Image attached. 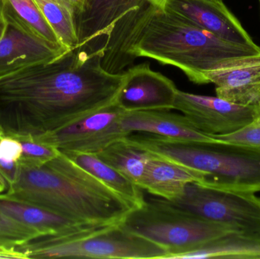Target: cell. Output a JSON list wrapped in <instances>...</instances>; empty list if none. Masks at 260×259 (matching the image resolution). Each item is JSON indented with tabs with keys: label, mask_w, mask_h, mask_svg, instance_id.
Instances as JSON below:
<instances>
[{
	"label": "cell",
	"mask_w": 260,
	"mask_h": 259,
	"mask_svg": "<svg viewBox=\"0 0 260 259\" xmlns=\"http://www.w3.org/2000/svg\"><path fill=\"white\" fill-rule=\"evenodd\" d=\"M103 57L102 50L76 48L0 78L4 136L38 138L115 103L126 72L106 71Z\"/></svg>",
	"instance_id": "cell-1"
},
{
	"label": "cell",
	"mask_w": 260,
	"mask_h": 259,
	"mask_svg": "<svg viewBox=\"0 0 260 259\" xmlns=\"http://www.w3.org/2000/svg\"><path fill=\"white\" fill-rule=\"evenodd\" d=\"M5 194L83 225H119L133 209L61 152L44 165L18 163L15 180Z\"/></svg>",
	"instance_id": "cell-2"
},
{
	"label": "cell",
	"mask_w": 260,
	"mask_h": 259,
	"mask_svg": "<svg viewBox=\"0 0 260 259\" xmlns=\"http://www.w3.org/2000/svg\"><path fill=\"white\" fill-rule=\"evenodd\" d=\"M139 57L177 67L190 82L206 85L208 71L260 60V47L229 42L161 9L150 18L130 49V63Z\"/></svg>",
	"instance_id": "cell-3"
},
{
	"label": "cell",
	"mask_w": 260,
	"mask_h": 259,
	"mask_svg": "<svg viewBox=\"0 0 260 259\" xmlns=\"http://www.w3.org/2000/svg\"><path fill=\"white\" fill-rule=\"evenodd\" d=\"M132 145L205 173L203 186L260 193V149L218 139L200 142L133 132Z\"/></svg>",
	"instance_id": "cell-4"
},
{
	"label": "cell",
	"mask_w": 260,
	"mask_h": 259,
	"mask_svg": "<svg viewBox=\"0 0 260 259\" xmlns=\"http://www.w3.org/2000/svg\"><path fill=\"white\" fill-rule=\"evenodd\" d=\"M165 1L84 0L76 11L77 48L103 50V68L122 72L132 65L129 52L141 30Z\"/></svg>",
	"instance_id": "cell-5"
},
{
	"label": "cell",
	"mask_w": 260,
	"mask_h": 259,
	"mask_svg": "<svg viewBox=\"0 0 260 259\" xmlns=\"http://www.w3.org/2000/svg\"><path fill=\"white\" fill-rule=\"evenodd\" d=\"M120 226L163 248L168 252L165 259H176L237 231L201 218L160 198L145 200L142 206L132 209Z\"/></svg>",
	"instance_id": "cell-6"
},
{
	"label": "cell",
	"mask_w": 260,
	"mask_h": 259,
	"mask_svg": "<svg viewBox=\"0 0 260 259\" xmlns=\"http://www.w3.org/2000/svg\"><path fill=\"white\" fill-rule=\"evenodd\" d=\"M17 250L25 258L165 259L168 255L163 248L120 224L83 235L40 237Z\"/></svg>",
	"instance_id": "cell-7"
},
{
	"label": "cell",
	"mask_w": 260,
	"mask_h": 259,
	"mask_svg": "<svg viewBox=\"0 0 260 259\" xmlns=\"http://www.w3.org/2000/svg\"><path fill=\"white\" fill-rule=\"evenodd\" d=\"M171 202L205 220L260 237V198L256 193L189 183L181 197Z\"/></svg>",
	"instance_id": "cell-8"
},
{
	"label": "cell",
	"mask_w": 260,
	"mask_h": 259,
	"mask_svg": "<svg viewBox=\"0 0 260 259\" xmlns=\"http://www.w3.org/2000/svg\"><path fill=\"white\" fill-rule=\"evenodd\" d=\"M126 113L116 101L66 127L33 139L53 146L59 152L98 154L129 135L122 125Z\"/></svg>",
	"instance_id": "cell-9"
},
{
	"label": "cell",
	"mask_w": 260,
	"mask_h": 259,
	"mask_svg": "<svg viewBox=\"0 0 260 259\" xmlns=\"http://www.w3.org/2000/svg\"><path fill=\"white\" fill-rule=\"evenodd\" d=\"M257 106H241L218 97L178 89L174 109L180 111L199 130L210 136L234 133L253 123Z\"/></svg>",
	"instance_id": "cell-10"
},
{
	"label": "cell",
	"mask_w": 260,
	"mask_h": 259,
	"mask_svg": "<svg viewBox=\"0 0 260 259\" xmlns=\"http://www.w3.org/2000/svg\"><path fill=\"white\" fill-rule=\"evenodd\" d=\"M70 51L35 34L5 6V25L0 35V78L52 62Z\"/></svg>",
	"instance_id": "cell-11"
},
{
	"label": "cell",
	"mask_w": 260,
	"mask_h": 259,
	"mask_svg": "<svg viewBox=\"0 0 260 259\" xmlns=\"http://www.w3.org/2000/svg\"><path fill=\"white\" fill-rule=\"evenodd\" d=\"M126 79L117 103L126 112L172 110L178 88L174 82L148 62L128 68Z\"/></svg>",
	"instance_id": "cell-12"
},
{
	"label": "cell",
	"mask_w": 260,
	"mask_h": 259,
	"mask_svg": "<svg viewBox=\"0 0 260 259\" xmlns=\"http://www.w3.org/2000/svg\"><path fill=\"white\" fill-rule=\"evenodd\" d=\"M164 9L229 42L250 47L258 46L224 2L166 0Z\"/></svg>",
	"instance_id": "cell-13"
},
{
	"label": "cell",
	"mask_w": 260,
	"mask_h": 259,
	"mask_svg": "<svg viewBox=\"0 0 260 259\" xmlns=\"http://www.w3.org/2000/svg\"><path fill=\"white\" fill-rule=\"evenodd\" d=\"M0 211L21 223L37 228L47 236L82 235L112 226L78 223L42 207L15 199L5 193L0 194Z\"/></svg>",
	"instance_id": "cell-14"
},
{
	"label": "cell",
	"mask_w": 260,
	"mask_h": 259,
	"mask_svg": "<svg viewBox=\"0 0 260 259\" xmlns=\"http://www.w3.org/2000/svg\"><path fill=\"white\" fill-rule=\"evenodd\" d=\"M204 182L203 172L149 152L140 188L172 202L181 197L188 184Z\"/></svg>",
	"instance_id": "cell-15"
},
{
	"label": "cell",
	"mask_w": 260,
	"mask_h": 259,
	"mask_svg": "<svg viewBox=\"0 0 260 259\" xmlns=\"http://www.w3.org/2000/svg\"><path fill=\"white\" fill-rule=\"evenodd\" d=\"M122 125L128 134L146 132L174 139L215 142L218 138L197 129L183 114L171 110H141L126 112Z\"/></svg>",
	"instance_id": "cell-16"
},
{
	"label": "cell",
	"mask_w": 260,
	"mask_h": 259,
	"mask_svg": "<svg viewBox=\"0 0 260 259\" xmlns=\"http://www.w3.org/2000/svg\"><path fill=\"white\" fill-rule=\"evenodd\" d=\"M217 97L241 106L260 104V60L208 71Z\"/></svg>",
	"instance_id": "cell-17"
},
{
	"label": "cell",
	"mask_w": 260,
	"mask_h": 259,
	"mask_svg": "<svg viewBox=\"0 0 260 259\" xmlns=\"http://www.w3.org/2000/svg\"><path fill=\"white\" fill-rule=\"evenodd\" d=\"M79 167L91 173L108 188L120 195L133 207L142 206L145 202L142 190L118 170L104 162L95 154L61 152Z\"/></svg>",
	"instance_id": "cell-18"
},
{
	"label": "cell",
	"mask_w": 260,
	"mask_h": 259,
	"mask_svg": "<svg viewBox=\"0 0 260 259\" xmlns=\"http://www.w3.org/2000/svg\"><path fill=\"white\" fill-rule=\"evenodd\" d=\"M202 258L260 259V237L233 231L176 258Z\"/></svg>",
	"instance_id": "cell-19"
},
{
	"label": "cell",
	"mask_w": 260,
	"mask_h": 259,
	"mask_svg": "<svg viewBox=\"0 0 260 259\" xmlns=\"http://www.w3.org/2000/svg\"><path fill=\"white\" fill-rule=\"evenodd\" d=\"M61 44L70 50L79 46L76 6L72 0H34Z\"/></svg>",
	"instance_id": "cell-20"
},
{
	"label": "cell",
	"mask_w": 260,
	"mask_h": 259,
	"mask_svg": "<svg viewBox=\"0 0 260 259\" xmlns=\"http://www.w3.org/2000/svg\"><path fill=\"white\" fill-rule=\"evenodd\" d=\"M95 155L140 187L149 152L132 145L124 138L110 144Z\"/></svg>",
	"instance_id": "cell-21"
},
{
	"label": "cell",
	"mask_w": 260,
	"mask_h": 259,
	"mask_svg": "<svg viewBox=\"0 0 260 259\" xmlns=\"http://www.w3.org/2000/svg\"><path fill=\"white\" fill-rule=\"evenodd\" d=\"M6 6L35 34L54 45L64 47L34 0H6Z\"/></svg>",
	"instance_id": "cell-22"
},
{
	"label": "cell",
	"mask_w": 260,
	"mask_h": 259,
	"mask_svg": "<svg viewBox=\"0 0 260 259\" xmlns=\"http://www.w3.org/2000/svg\"><path fill=\"white\" fill-rule=\"evenodd\" d=\"M46 236L37 228L21 223L0 211V251L14 252L19 246Z\"/></svg>",
	"instance_id": "cell-23"
},
{
	"label": "cell",
	"mask_w": 260,
	"mask_h": 259,
	"mask_svg": "<svg viewBox=\"0 0 260 259\" xmlns=\"http://www.w3.org/2000/svg\"><path fill=\"white\" fill-rule=\"evenodd\" d=\"M22 155L18 163L26 165L42 166L59 155L56 147L30 138H19Z\"/></svg>",
	"instance_id": "cell-24"
},
{
	"label": "cell",
	"mask_w": 260,
	"mask_h": 259,
	"mask_svg": "<svg viewBox=\"0 0 260 259\" xmlns=\"http://www.w3.org/2000/svg\"><path fill=\"white\" fill-rule=\"evenodd\" d=\"M212 137L221 141L238 143L260 149V125L253 122L234 133Z\"/></svg>",
	"instance_id": "cell-25"
},
{
	"label": "cell",
	"mask_w": 260,
	"mask_h": 259,
	"mask_svg": "<svg viewBox=\"0 0 260 259\" xmlns=\"http://www.w3.org/2000/svg\"><path fill=\"white\" fill-rule=\"evenodd\" d=\"M22 155V145L19 140L10 136H3L0 139V161L6 163H17Z\"/></svg>",
	"instance_id": "cell-26"
},
{
	"label": "cell",
	"mask_w": 260,
	"mask_h": 259,
	"mask_svg": "<svg viewBox=\"0 0 260 259\" xmlns=\"http://www.w3.org/2000/svg\"><path fill=\"white\" fill-rule=\"evenodd\" d=\"M5 6H6V0H0V35L3 32L5 25Z\"/></svg>",
	"instance_id": "cell-27"
},
{
	"label": "cell",
	"mask_w": 260,
	"mask_h": 259,
	"mask_svg": "<svg viewBox=\"0 0 260 259\" xmlns=\"http://www.w3.org/2000/svg\"><path fill=\"white\" fill-rule=\"evenodd\" d=\"M8 185L6 183V180H5L4 178L0 175V194L1 193H4L7 190Z\"/></svg>",
	"instance_id": "cell-28"
},
{
	"label": "cell",
	"mask_w": 260,
	"mask_h": 259,
	"mask_svg": "<svg viewBox=\"0 0 260 259\" xmlns=\"http://www.w3.org/2000/svg\"><path fill=\"white\" fill-rule=\"evenodd\" d=\"M253 122L260 125V104L256 106V115Z\"/></svg>",
	"instance_id": "cell-29"
},
{
	"label": "cell",
	"mask_w": 260,
	"mask_h": 259,
	"mask_svg": "<svg viewBox=\"0 0 260 259\" xmlns=\"http://www.w3.org/2000/svg\"><path fill=\"white\" fill-rule=\"evenodd\" d=\"M72 1H73V3H75V5H76V10H77V9H79V7H80L81 5H82V3H83L84 0H72Z\"/></svg>",
	"instance_id": "cell-30"
},
{
	"label": "cell",
	"mask_w": 260,
	"mask_h": 259,
	"mask_svg": "<svg viewBox=\"0 0 260 259\" xmlns=\"http://www.w3.org/2000/svg\"><path fill=\"white\" fill-rule=\"evenodd\" d=\"M3 136H4V135H3V132H2L1 129H0V139H1Z\"/></svg>",
	"instance_id": "cell-31"
},
{
	"label": "cell",
	"mask_w": 260,
	"mask_h": 259,
	"mask_svg": "<svg viewBox=\"0 0 260 259\" xmlns=\"http://www.w3.org/2000/svg\"><path fill=\"white\" fill-rule=\"evenodd\" d=\"M212 1H215V2H223V0H212Z\"/></svg>",
	"instance_id": "cell-32"
},
{
	"label": "cell",
	"mask_w": 260,
	"mask_h": 259,
	"mask_svg": "<svg viewBox=\"0 0 260 259\" xmlns=\"http://www.w3.org/2000/svg\"><path fill=\"white\" fill-rule=\"evenodd\" d=\"M259 6H260V1H259Z\"/></svg>",
	"instance_id": "cell-33"
},
{
	"label": "cell",
	"mask_w": 260,
	"mask_h": 259,
	"mask_svg": "<svg viewBox=\"0 0 260 259\" xmlns=\"http://www.w3.org/2000/svg\"><path fill=\"white\" fill-rule=\"evenodd\" d=\"M260 1V0H259V2Z\"/></svg>",
	"instance_id": "cell-34"
}]
</instances>
